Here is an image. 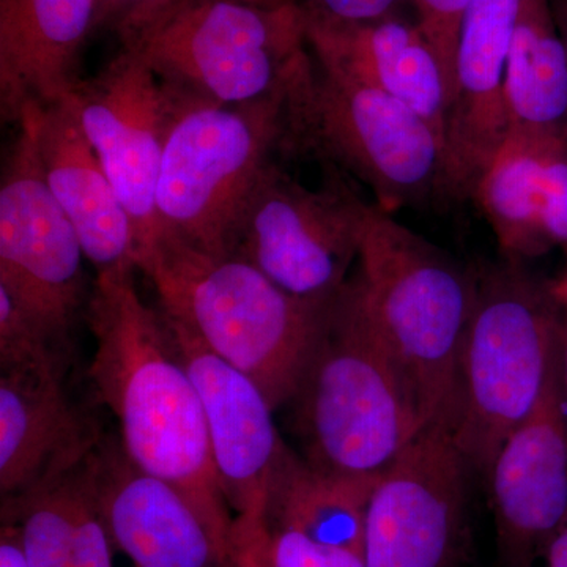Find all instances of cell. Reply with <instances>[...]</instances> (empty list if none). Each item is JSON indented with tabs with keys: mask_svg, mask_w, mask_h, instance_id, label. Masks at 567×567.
I'll list each match as a JSON object with an SVG mask.
<instances>
[{
	"mask_svg": "<svg viewBox=\"0 0 567 567\" xmlns=\"http://www.w3.org/2000/svg\"><path fill=\"white\" fill-rule=\"evenodd\" d=\"M565 254H566V265H565V267H567V248L565 249Z\"/></svg>",
	"mask_w": 567,
	"mask_h": 567,
	"instance_id": "8d00e7d4",
	"label": "cell"
},
{
	"mask_svg": "<svg viewBox=\"0 0 567 567\" xmlns=\"http://www.w3.org/2000/svg\"><path fill=\"white\" fill-rule=\"evenodd\" d=\"M468 3L470 0H412L416 13L415 21L434 48L436 58L445 71L450 100L454 85L458 29Z\"/></svg>",
	"mask_w": 567,
	"mask_h": 567,
	"instance_id": "83f0119b",
	"label": "cell"
},
{
	"mask_svg": "<svg viewBox=\"0 0 567 567\" xmlns=\"http://www.w3.org/2000/svg\"><path fill=\"white\" fill-rule=\"evenodd\" d=\"M468 470L450 429L424 427L377 481L365 518V567L456 566Z\"/></svg>",
	"mask_w": 567,
	"mask_h": 567,
	"instance_id": "7c38bea8",
	"label": "cell"
},
{
	"mask_svg": "<svg viewBox=\"0 0 567 567\" xmlns=\"http://www.w3.org/2000/svg\"><path fill=\"white\" fill-rule=\"evenodd\" d=\"M289 404L305 461L336 475H382L425 427L401 365L349 279Z\"/></svg>",
	"mask_w": 567,
	"mask_h": 567,
	"instance_id": "277c9868",
	"label": "cell"
},
{
	"mask_svg": "<svg viewBox=\"0 0 567 567\" xmlns=\"http://www.w3.org/2000/svg\"><path fill=\"white\" fill-rule=\"evenodd\" d=\"M267 528L271 567H365L360 551L316 543L295 529Z\"/></svg>",
	"mask_w": 567,
	"mask_h": 567,
	"instance_id": "4316f807",
	"label": "cell"
},
{
	"mask_svg": "<svg viewBox=\"0 0 567 567\" xmlns=\"http://www.w3.org/2000/svg\"><path fill=\"white\" fill-rule=\"evenodd\" d=\"M87 466L114 546L133 567L223 566L227 548L199 511L173 484L137 468L121 443L100 440Z\"/></svg>",
	"mask_w": 567,
	"mask_h": 567,
	"instance_id": "2e32d148",
	"label": "cell"
},
{
	"mask_svg": "<svg viewBox=\"0 0 567 567\" xmlns=\"http://www.w3.org/2000/svg\"><path fill=\"white\" fill-rule=\"evenodd\" d=\"M380 476H347L309 465L287 447L267 502V527L295 529L363 554L369 502Z\"/></svg>",
	"mask_w": 567,
	"mask_h": 567,
	"instance_id": "7402d4cb",
	"label": "cell"
},
{
	"mask_svg": "<svg viewBox=\"0 0 567 567\" xmlns=\"http://www.w3.org/2000/svg\"><path fill=\"white\" fill-rule=\"evenodd\" d=\"M221 567H271L267 522L235 518L233 536Z\"/></svg>",
	"mask_w": 567,
	"mask_h": 567,
	"instance_id": "f1b7e54d",
	"label": "cell"
},
{
	"mask_svg": "<svg viewBox=\"0 0 567 567\" xmlns=\"http://www.w3.org/2000/svg\"><path fill=\"white\" fill-rule=\"evenodd\" d=\"M349 284L401 365L425 427L451 431L476 271L374 204Z\"/></svg>",
	"mask_w": 567,
	"mask_h": 567,
	"instance_id": "3957f363",
	"label": "cell"
},
{
	"mask_svg": "<svg viewBox=\"0 0 567 567\" xmlns=\"http://www.w3.org/2000/svg\"><path fill=\"white\" fill-rule=\"evenodd\" d=\"M73 567H114V540L93 488L87 458L73 473Z\"/></svg>",
	"mask_w": 567,
	"mask_h": 567,
	"instance_id": "484cf974",
	"label": "cell"
},
{
	"mask_svg": "<svg viewBox=\"0 0 567 567\" xmlns=\"http://www.w3.org/2000/svg\"><path fill=\"white\" fill-rule=\"evenodd\" d=\"M540 558H543V567H567V520L548 540Z\"/></svg>",
	"mask_w": 567,
	"mask_h": 567,
	"instance_id": "d6a6232c",
	"label": "cell"
},
{
	"mask_svg": "<svg viewBox=\"0 0 567 567\" xmlns=\"http://www.w3.org/2000/svg\"><path fill=\"white\" fill-rule=\"evenodd\" d=\"M69 341L52 333L6 290L0 289V371L62 369L69 365Z\"/></svg>",
	"mask_w": 567,
	"mask_h": 567,
	"instance_id": "d4e9b609",
	"label": "cell"
},
{
	"mask_svg": "<svg viewBox=\"0 0 567 567\" xmlns=\"http://www.w3.org/2000/svg\"><path fill=\"white\" fill-rule=\"evenodd\" d=\"M20 121L31 126L44 181L80 235L85 259L96 274L137 270L132 219L70 100L31 107Z\"/></svg>",
	"mask_w": 567,
	"mask_h": 567,
	"instance_id": "d6986e66",
	"label": "cell"
},
{
	"mask_svg": "<svg viewBox=\"0 0 567 567\" xmlns=\"http://www.w3.org/2000/svg\"><path fill=\"white\" fill-rule=\"evenodd\" d=\"M117 37L167 84L219 104L274 96L308 51L298 0H174Z\"/></svg>",
	"mask_w": 567,
	"mask_h": 567,
	"instance_id": "52a82bcc",
	"label": "cell"
},
{
	"mask_svg": "<svg viewBox=\"0 0 567 567\" xmlns=\"http://www.w3.org/2000/svg\"><path fill=\"white\" fill-rule=\"evenodd\" d=\"M548 6H550L555 24H557L559 35H561L567 52V0H548Z\"/></svg>",
	"mask_w": 567,
	"mask_h": 567,
	"instance_id": "836d02e7",
	"label": "cell"
},
{
	"mask_svg": "<svg viewBox=\"0 0 567 567\" xmlns=\"http://www.w3.org/2000/svg\"><path fill=\"white\" fill-rule=\"evenodd\" d=\"M312 54L404 104L443 141L450 87L434 48L401 13L371 22L331 20L300 2Z\"/></svg>",
	"mask_w": 567,
	"mask_h": 567,
	"instance_id": "ac0fdd59",
	"label": "cell"
},
{
	"mask_svg": "<svg viewBox=\"0 0 567 567\" xmlns=\"http://www.w3.org/2000/svg\"><path fill=\"white\" fill-rule=\"evenodd\" d=\"M0 567H31L22 550L18 528L7 522H2L0 528Z\"/></svg>",
	"mask_w": 567,
	"mask_h": 567,
	"instance_id": "1f68e13d",
	"label": "cell"
},
{
	"mask_svg": "<svg viewBox=\"0 0 567 567\" xmlns=\"http://www.w3.org/2000/svg\"><path fill=\"white\" fill-rule=\"evenodd\" d=\"M561 377L563 386H565V393L567 399V317L565 316V323H563L561 331Z\"/></svg>",
	"mask_w": 567,
	"mask_h": 567,
	"instance_id": "e575fe53",
	"label": "cell"
},
{
	"mask_svg": "<svg viewBox=\"0 0 567 567\" xmlns=\"http://www.w3.org/2000/svg\"><path fill=\"white\" fill-rule=\"evenodd\" d=\"M96 14L99 0H0L3 122L69 99L82 80V48Z\"/></svg>",
	"mask_w": 567,
	"mask_h": 567,
	"instance_id": "44dd1931",
	"label": "cell"
},
{
	"mask_svg": "<svg viewBox=\"0 0 567 567\" xmlns=\"http://www.w3.org/2000/svg\"><path fill=\"white\" fill-rule=\"evenodd\" d=\"M561 350L533 412L492 465L496 544L505 567H533L567 520V413Z\"/></svg>",
	"mask_w": 567,
	"mask_h": 567,
	"instance_id": "5bb4252c",
	"label": "cell"
},
{
	"mask_svg": "<svg viewBox=\"0 0 567 567\" xmlns=\"http://www.w3.org/2000/svg\"><path fill=\"white\" fill-rule=\"evenodd\" d=\"M74 470L52 486L2 506V522L18 528L31 567H73Z\"/></svg>",
	"mask_w": 567,
	"mask_h": 567,
	"instance_id": "cb8c5ba5",
	"label": "cell"
},
{
	"mask_svg": "<svg viewBox=\"0 0 567 567\" xmlns=\"http://www.w3.org/2000/svg\"><path fill=\"white\" fill-rule=\"evenodd\" d=\"M186 96L125 48L96 76L81 80L69 96L82 132L132 219L136 264L158 237L159 167Z\"/></svg>",
	"mask_w": 567,
	"mask_h": 567,
	"instance_id": "8fae6325",
	"label": "cell"
},
{
	"mask_svg": "<svg viewBox=\"0 0 567 567\" xmlns=\"http://www.w3.org/2000/svg\"><path fill=\"white\" fill-rule=\"evenodd\" d=\"M136 268L167 319L248 375L275 410L292 401L334 298L301 300L240 257L199 251L166 235Z\"/></svg>",
	"mask_w": 567,
	"mask_h": 567,
	"instance_id": "7a4b0ae2",
	"label": "cell"
},
{
	"mask_svg": "<svg viewBox=\"0 0 567 567\" xmlns=\"http://www.w3.org/2000/svg\"><path fill=\"white\" fill-rule=\"evenodd\" d=\"M279 153L368 186L388 213L435 200L442 140L415 112L306 51L281 89Z\"/></svg>",
	"mask_w": 567,
	"mask_h": 567,
	"instance_id": "5b68a950",
	"label": "cell"
},
{
	"mask_svg": "<svg viewBox=\"0 0 567 567\" xmlns=\"http://www.w3.org/2000/svg\"><path fill=\"white\" fill-rule=\"evenodd\" d=\"M563 323L551 281L525 262L476 271L451 429L470 468L491 475L503 443L535 409L561 350Z\"/></svg>",
	"mask_w": 567,
	"mask_h": 567,
	"instance_id": "8992f818",
	"label": "cell"
},
{
	"mask_svg": "<svg viewBox=\"0 0 567 567\" xmlns=\"http://www.w3.org/2000/svg\"><path fill=\"white\" fill-rule=\"evenodd\" d=\"M279 140L281 91L241 104L186 96L159 167L158 237L233 256L241 218L265 169L275 162Z\"/></svg>",
	"mask_w": 567,
	"mask_h": 567,
	"instance_id": "ba28073f",
	"label": "cell"
},
{
	"mask_svg": "<svg viewBox=\"0 0 567 567\" xmlns=\"http://www.w3.org/2000/svg\"><path fill=\"white\" fill-rule=\"evenodd\" d=\"M174 0H99L96 29L121 33Z\"/></svg>",
	"mask_w": 567,
	"mask_h": 567,
	"instance_id": "4dcf8cb0",
	"label": "cell"
},
{
	"mask_svg": "<svg viewBox=\"0 0 567 567\" xmlns=\"http://www.w3.org/2000/svg\"><path fill=\"white\" fill-rule=\"evenodd\" d=\"M134 271H104L93 282L85 306L95 338L93 385L117 420L130 461L178 488L229 548L235 517L213 464L203 402Z\"/></svg>",
	"mask_w": 567,
	"mask_h": 567,
	"instance_id": "6da1fadb",
	"label": "cell"
},
{
	"mask_svg": "<svg viewBox=\"0 0 567 567\" xmlns=\"http://www.w3.org/2000/svg\"><path fill=\"white\" fill-rule=\"evenodd\" d=\"M162 316L203 402L213 464L227 505L235 518L267 522L268 492L287 450L274 406L248 375Z\"/></svg>",
	"mask_w": 567,
	"mask_h": 567,
	"instance_id": "9a60e30c",
	"label": "cell"
},
{
	"mask_svg": "<svg viewBox=\"0 0 567 567\" xmlns=\"http://www.w3.org/2000/svg\"><path fill=\"white\" fill-rule=\"evenodd\" d=\"M372 207L338 171L324 169L323 182L309 188L274 162L249 199L233 256L284 292L331 301L357 264Z\"/></svg>",
	"mask_w": 567,
	"mask_h": 567,
	"instance_id": "9c48e42d",
	"label": "cell"
},
{
	"mask_svg": "<svg viewBox=\"0 0 567 567\" xmlns=\"http://www.w3.org/2000/svg\"><path fill=\"white\" fill-rule=\"evenodd\" d=\"M309 9L331 20L342 22H371L401 13L412 0H301Z\"/></svg>",
	"mask_w": 567,
	"mask_h": 567,
	"instance_id": "f546056e",
	"label": "cell"
},
{
	"mask_svg": "<svg viewBox=\"0 0 567 567\" xmlns=\"http://www.w3.org/2000/svg\"><path fill=\"white\" fill-rule=\"evenodd\" d=\"M520 0H470L458 29L436 203L473 200L509 133L505 78Z\"/></svg>",
	"mask_w": 567,
	"mask_h": 567,
	"instance_id": "4fadbf2b",
	"label": "cell"
},
{
	"mask_svg": "<svg viewBox=\"0 0 567 567\" xmlns=\"http://www.w3.org/2000/svg\"><path fill=\"white\" fill-rule=\"evenodd\" d=\"M62 369L0 374V496L21 502L70 475L102 436L71 404Z\"/></svg>",
	"mask_w": 567,
	"mask_h": 567,
	"instance_id": "e0dca14e",
	"label": "cell"
},
{
	"mask_svg": "<svg viewBox=\"0 0 567 567\" xmlns=\"http://www.w3.org/2000/svg\"><path fill=\"white\" fill-rule=\"evenodd\" d=\"M0 181V289L69 341L91 292L80 235L44 181L29 123H17Z\"/></svg>",
	"mask_w": 567,
	"mask_h": 567,
	"instance_id": "30bf717a",
	"label": "cell"
},
{
	"mask_svg": "<svg viewBox=\"0 0 567 567\" xmlns=\"http://www.w3.org/2000/svg\"><path fill=\"white\" fill-rule=\"evenodd\" d=\"M245 2L257 3V6H276V3L290 2V0H245Z\"/></svg>",
	"mask_w": 567,
	"mask_h": 567,
	"instance_id": "d590c367",
	"label": "cell"
},
{
	"mask_svg": "<svg viewBox=\"0 0 567 567\" xmlns=\"http://www.w3.org/2000/svg\"><path fill=\"white\" fill-rule=\"evenodd\" d=\"M503 257L525 262L567 248V136L509 130L477 185Z\"/></svg>",
	"mask_w": 567,
	"mask_h": 567,
	"instance_id": "ffe728a7",
	"label": "cell"
},
{
	"mask_svg": "<svg viewBox=\"0 0 567 567\" xmlns=\"http://www.w3.org/2000/svg\"><path fill=\"white\" fill-rule=\"evenodd\" d=\"M505 95L509 130L567 136V52L548 0H520Z\"/></svg>",
	"mask_w": 567,
	"mask_h": 567,
	"instance_id": "603a6c76",
	"label": "cell"
}]
</instances>
